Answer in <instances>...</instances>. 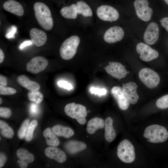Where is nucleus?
Returning <instances> with one entry per match:
<instances>
[{"label":"nucleus","instance_id":"1","mask_svg":"<svg viewBox=\"0 0 168 168\" xmlns=\"http://www.w3.org/2000/svg\"><path fill=\"white\" fill-rule=\"evenodd\" d=\"M35 17L39 25L44 30H49L53 26L51 11L44 3L38 2L34 5Z\"/></svg>","mask_w":168,"mask_h":168},{"label":"nucleus","instance_id":"2","mask_svg":"<svg viewBox=\"0 0 168 168\" xmlns=\"http://www.w3.org/2000/svg\"><path fill=\"white\" fill-rule=\"evenodd\" d=\"M143 136L149 142L153 143L163 142L166 141L168 138V132L163 126L152 124L146 128Z\"/></svg>","mask_w":168,"mask_h":168},{"label":"nucleus","instance_id":"3","mask_svg":"<svg viewBox=\"0 0 168 168\" xmlns=\"http://www.w3.org/2000/svg\"><path fill=\"white\" fill-rule=\"evenodd\" d=\"M80 41L79 37L72 35L64 40L59 49L61 57L65 60L72 58L75 55Z\"/></svg>","mask_w":168,"mask_h":168},{"label":"nucleus","instance_id":"4","mask_svg":"<svg viewBox=\"0 0 168 168\" xmlns=\"http://www.w3.org/2000/svg\"><path fill=\"white\" fill-rule=\"evenodd\" d=\"M64 111L67 115L76 119L79 124L83 125L86 123L87 111L84 106L73 102L66 105Z\"/></svg>","mask_w":168,"mask_h":168},{"label":"nucleus","instance_id":"5","mask_svg":"<svg viewBox=\"0 0 168 168\" xmlns=\"http://www.w3.org/2000/svg\"><path fill=\"white\" fill-rule=\"evenodd\" d=\"M117 155L119 159L124 163H129L133 162L135 159L133 145L128 140H123L118 146Z\"/></svg>","mask_w":168,"mask_h":168},{"label":"nucleus","instance_id":"6","mask_svg":"<svg viewBox=\"0 0 168 168\" xmlns=\"http://www.w3.org/2000/svg\"><path fill=\"white\" fill-rule=\"evenodd\" d=\"M138 75L141 81L150 88H155L160 82V77L158 73L148 68L142 69L139 72Z\"/></svg>","mask_w":168,"mask_h":168},{"label":"nucleus","instance_id":"7","mask_svg":"<svg viewBox=\"0 0 168 168\" xmlns=\"http://www.w3.org/2000/svg\"><path fill=\"white\" fill-rule=\"evenodd\" d=\"M147 0H135L134 6L138 17L145 21L150 20L153 13L152 9L149 7Z\"/></svg>","mask_w":168,"mask_h":168},{"label":"nucleus","instance_id":"8","mask_svg":"<svg viewBox=\"0 0 168 168\" xmlns=\"http://www.w3.org/2000/svg\"><path fill=\"white\" fill-rule=\"evenodd\" d=\"M96 13L100 19L111 22L116 21L119 17V13L116 9L107 5H102L99 7Z\"/></svg>","mask_w":168,"mask_h":168},{"label":"nucleus","instance_id":"9","mask_svg":"<svg viewBox=\"0 0 168 168\" xmlns=\"http://www.w3.org/2000/svg\"><path fill=\"white\" fill-rule=\"evenodd\" d=\"M48 64L47 60L41 56H36L32 58L27 64L26 69L33 74L38 73L44 70Z\"/></svg>","mask_w":168,"mask_h":168},{"label":"nucleus","instance_id":"10","mask_svg":"<svg viewBox=\"0 0 168 168\" xmlns=\"http://www.w3.org/2000/svg\"><path fill=\"white\" fill-rule=\"evenodd\" d=\"M137 52L140 54V58L143 61H151L158 57V52L152 49L147 45L143 43H140L136 46Z\"/></svg>","mask_w":168,"mask_h":168},{"label":"nucleus","instance_id":"11","mask_svg":"<svg viewBox=\"0 0 168 168\" xmlns=\"http://www.w3.org/2000/svg\"><path fill=\"white\" fill-rule=\"evenodd\" d=\"M124 35V31L121 27L114 26L105 31L104 35V40L108 43H114L121 40Z\"/></svg>","mask_w":168,"mask_h":168},{"label":"nucleus","instance_id":"12","mask_svg":"<svg viewBox=\"0 0 168 168\" xmlns=\"http://www.w3.org/2000/svg\"><path fill=\"white\" fill-rule=\"evenodd\" d=\"M109 64L105 68L106 72L112 77L117 79H121L126 76L127 72L120 63L109 62Z\"/></svg>","mask_w":168,"mask_h":168},{"label":"nucleus","instance_id":"13","mask_svg":"<svg viewBox=\"0 0 168 168\" xmlns=\"http://www.w3.org/2000/svg\"><path fill=\"white\" fill-rule=\"evenodd\" d=\"M111 93L120 109L126 110L128 109L129 102L122 88L118 86H114L111 89Z\"/></svg>","mask_w":168,"mask_h":168},{"label":"nucleus","instance_id":"14","mask_svg":"<svg viewBox=\"0 0 168 168\" xmlns=\"http://www.w3.org/2000/svg\"><path fill=\"white\" fill-rule=\"evenodd\" d=\"M159 30L157 24L155 22L150 23L144 33L143 38L145 42L149 44H154L158 39Z\"/></svg>","mask_w":168,"mask_h":168},{"label":"nucleus","instance_id":"15","mask_svg":"<svg viewBox=\"0 0 168 168\" xmlns=\"http://www.w3.org/2000/svg\"><path fill=\"white\" fill-rule=\"evenodd\" d=\"M137 84L132 82L126 83L122 87V89L128 101L132 104L136 103L139 99L137 92Z\"/></svg>","mask_w":168,"mask_h":168},{"label":"nucleus","instance_id":"16","mask_svg":"<svg viewBox=\"0 0 168 168\" xmlns=\"http://www.w3.org/2000/svg\"><path fill=\"white\" fill-rule=\"evenodd\" d=\"M44 153L47 157L54 160L60 163L64 162L67 159L65 152L59 148L54 146L47 147L44 151Z\"/></svg>","mask_w":168,"mask_h":168},{"label":"nucleus","instance_id":"17","mask_svg":"<svg viewBox=\"0 0 168 168\" xmlns=\"http://www.w3.org/2000/svg\"><path fill=\"white\" fill-rule=\"evenodd\" d=\"M30 35L33 44L38 47L43 45L47 40V35L44 31L36 28L31 29Z\"/></svg>","mask_w":168,"mask_h":168},{"label":"nucleus","instance_id":"18","mask_svg":"<svg viewBox=\"0 0 168 168\" xmlns=\"http://www.w3.org/2000/svg\"><path fill=\"white\" fill-rule=\"evenodd\" d=\"M3 8L7 11L19 16L23 15L24 11L22 5L14 0H9L3 5Z\"/></svg>","mask_w":168,"mask_h":168},{"label":"nucleus","instance_id":"19","mask_svg":"<svg viewBox=\"0 0 168 168\" xmlns=\"http://www.w3.org/2000/svg\"><path fill=\"white\" fill-rule=\"evenodd\" d=\"M17 81L21 86L30 91H38L40 88V86L38 83L31 81L25 75L19 76Z\"/></svg>","mask_w":168,"mask_h":168},{"label":"nucleus","instance_id":"20","mask_svg":"<svg viewBox=\"0 0 168 168\" xmlns=\"http://www.w3.org/2000/svg\"><path fill=\"white\" fill-rule=\"evenodd\" d=\"M64 147L69 153L73 154L84 150L86 147V145L79 141L70 140L66 143Z\"/></svg>","mask_w":168,"mask_h":168},{"label":"nucleus","instance_id":"21","mask_svg":"<svg viewBox=\"0 0 168 168\" xmlns=\"http://www.w3.org/2000/svg\"><path fill=\"white\" fill-rule=\"evenodd\" d=\"M113 120L110 117H107L105 122V137L109 142H112L116 137V132L113 125Z\"/></svg>","mask_w":168,"mask_h":168},{"label":"nucleus","instance_id":"22","mask_svg":"<svg viewBox=\"0 0 168 168\" xmlns=\"http://www.w3.org/2000/svg\"><path fill=\"white\" fill-rule=\"evenodd\" d=\"M105 122L102 119L94 118L88 122L86 130L89 133L92 134L98 129L103 128Z\"/></svg>","mask_w":168,"mask_h":168},{"label":"nucleus","instance_id":"23","mask_svg":"<svg viewBox=\"0 0 168 168\" xmlns=\"http://www.w3.org/2000/svg\"><path fill=\"white\" fill-rule=\"evenodd\" d=\"M43 135L48 145L54 147L59 145L60 143L59 140L50 128H46L43 132Z\"/></svg>","mask_w":168,"mask_h":168},{"label":"nucleus","instance_id":"24","mask_svg":"<svg viewBox=\"0 0 168 168\" xmlns=\"http://www.w3.org/2000/svg\"><path fill=\"white\" fill-rule=\"evenodd\" d=\"M52 129L56 135L66 138H70L74 134V132L71 128L60 125H54Z\"/></svg>","mask_w":168,"mask_h":168},{"label":"nucleus","instance_id":"25","mask_svg":"<svg viewBox=\"0 0 168 168\" xmlns=\"http://www.w3.org/2000/svg\"><path fill=\"white\" fill-rule=\"evenodd\" d=\"M60 12L65 18L75 19L77 18L78 14L77 5L72 4L70 6L63 7L60 10Z\"/></svg>","mask_w":168,"mask_h":168},{"label":"nucleus","instance_id":"26","mask_svg":"<svg viewBox=\"0 0 168 168\" xmlns=\"http://www.w3.org/2000/svg\"><path fill=\"white\" fill-rule=\"evenodd\" d=\"M77 13L87 17L91 16L93 15L92 10L90 7L85 2L80 1L77 2Z\"/></svg>","mask_w":168,"mask_h":168},{"label":"nucleus","instance_id":"27","mask_svg":"<svg viewBox=\"0 0 168 168\" xmlns=\"http://www.w3.org/2000/svg\"><path fill=\"white\" fill-rule=\"evenodd\" d=\"M16 155L20 161L28 163L32 162L34 160L33 155L24 149H18L16 151Z\"/></svg>","mask_w":168,"mask_h":168},{"label":"nucleus","instance_id":"28","mask_svg":"<svg viewBox=\"0 0 168 168\" xmlns=\"http://www.w3.org/2000/svg\"><path fill=\"white\" fill-rule=\"evenodd\" d=\"M0 133L4 137L12 138L14 135V132L12 128L7 123L2 120H0Z\"/></svg>","mask_w":168,"mask_h":168},{"label":"nucleus","instance_id":"29","mask_svg":"<svg viewBox=\"0 0 168 168\" xmlns=\"http://www.w3.org/2000/svg\"><path fill=\"white\" fill-rule=\"evenodd\" d=\"M27 96L30 100L35 102L38 104L40 103L43 99V94L38 91H30L28 93Z\"/></svg>","mask_w":168,"mask_h":168},{"label":"nucleus","instance_id":"30","mask_svg":"<svg viewBox=\"0 0 168 168\" xmlns=\"http://www.w3.org/2000/svg\"><path fill=\"white\" fill-rule=\"evenodd\" d=\"M38 125V121L35 119L33 120L30 123L27 129L25 139L27 141H30L33 136L34 131Z\"/></svg>","mask_w":168,"mask_h":168},{"label":"nucleus","instance_id":"31","mask_svg":"<svg viewBox=\"0 0 168 168\" xmlns=\"http://www.w3.org/2000/svg\"><path fill=\"white\" fill-rule=\"evenodd\" d=\"M29 120L25 119L22 123L18 132V136L19 138L23 139L25 137L26 132L29 125Z\"/></svg>","mask_w":168,"mask_h":168},{"label":"nucleus","instance_id":"32","mask_svg":"<svg viewBox=\"0 0 168 168\" xmlns=\"http://www.w3.org/2000/svg\"><path fill=\"white\" fill-rule=\"evenodd\" d=\"M156 104L158 108L161 109L168 108V94L159 98L156 101Z\"/></svg>","mask_w":168,"mask_h":168},{"label":"nucleus","instance_id":"33","mask_svg":"<svg viewBox=\"0 0 168 168\" xmlns=\"http://www.w3.org/2000/svg\"><path fill=\"white\" fill-rule=\"evenodd\" d=\"M16 91L14 88L0 85V94L3 95H11L15 94Z\"/></svg>","mask_w":168,"mask_h":168},{"label":"nucleus","instance_id":"34","mask_svg":"<svg viewBox=\"0 0 168 168\" xmlns=\"http://www.w3.org/2000/svg\"><path fill=\"white\" fill-rule=\"evenodd\" d=\"M12 111L9 108L1 107H0V116L4 118H8L11 116Z\"/></svg>","mask_w":168,"mask_h":168},{"label":"nucleus","instance_id":"35","mask_svg":"<svg viewBox=\"0 0 168 168\" xmlns=\"http://www.w3.org/2000/svg\"><path fill=\"white\" fill-rule=\"evenodd\" d=\"M90 90L91 94L100 96L106 94L107 92V90L105 89H101L93 87H91Z\"/></svg>","mask_w":168,"mask_h":168},{"label":"nucleus","instance_id":"36","mask_svg":"<svg viewBox=\"0 0 168 168\" xmlns=\"http://www.w3.org/2000/svg\"><path fill=\"white\" fill-rule=\"evenodd\" d=\"M57 84L59 87L68 90H70L73 88L71 84L65 81H59L58 82Z\"/></svg>","mask_w":168,"mask_h":168},{"label":"nucleus","instance_id":"37","mask_svg":"<svg viewBox=\"0 0 168 168\" xmlns=\"http://www.w3.org/2000/svg\"><path fill=\"white\" fill-rule=\"evenodd\" d=\"M17 28L16 26H12L9 31L6 35V37L7 39L13 38L14 35L16 32Z\"/></svg>","mask_w":168,"mask_h":168},{"label":"nucleus","instance_id":"38","mask_svg":"<svg viewBox=\"0 0 168 168\" xmlns=\"http://www.w3.org/2000/svg\"><path fill=\"white\" fill-rule=\"evenodd\" d=\"M159 21L161 26L168 32V17H163Z\"/></svg>","mask_w":168,"mask_h":168},{"label":"nucleus","instance_id":"39","mask_svg":"<svg viewBox=\"0 0 168 168\" xmlns=\"http://www.w3.org/2000/svg\"><path fill=\"white\" fill-rule=\"evenodd\" d=\"M6 160L7 158L5 155L1 152L0 154V168H1L4 165Z\"/></svg>","mask_w":168,"mask_h":168},{"label":"nucleus","instance_id":"40","mask_svg":"<svg viewBox=\"0 0 168 168\" xmlns=\"http://www.w3.org/2000/svg\"><path fill=\"white\" fill-rule=\"evenodd\" d=\"M33 44L31 40H26L21 43L20 46L19 48L20 49H22L25 47L30 45Z\"/></svg>","mask_w":168,"mask_h":168},{"label":"nucleus","instance_id":"41","mask_svg":"<svg viewBox=\"0 0 168 168\" xmlns=\"http://www.w3.org/2000/svg\"><path fill=\"white\" fill-rule=\"evenodd\" d=\"M0 84L4 86H6L7 84L6 78L1 74L0 75Z\"/></svg>","mask_w":168,"mask_h":168},{"label":"nucleus","instance_id":"42","mask_svg":"<svg viewBox=\"0 0 168 168\" xmlns=\"http://www.w3.org/2000/svg\"><path fill=\"white\" fill-rule=\"evenodd\" d=\"M37 107L36 105L33 104L30 107V112L33 114H36L37 112Z\"/></svg>","mask_w":168,"mask_h":168},{"label":"nucleus","instance_id":"43","mask_svg":"<svg viewBox=\"0 0 168 168\" xmlns=\"http://www.w3.org/2000/svg\"><path fill=\"white\" fill-rule=\"evenodd\" d=\"M4 54L1 49H0V63H2L4 60Z\"/></svg>","mask_w":168,"mask_h":168},{"label":"nucleus","instance_id":"44","mask_svg":"<svg viewBox=\"0 0 168 168\" xmlns=\"http://www.w3.org/2000/svg\"><path fill=\"white\" fill-rule=\"evenodd\" d=\"M164 1L167 5H168V0H164Z\"/></svg>","mask_w":168,"mask_h":168},{"label":"nucleus","instance_id":"45","mask_svg":"<svg viewBox=\"0 0 168 168\" xmlns=\"http://www.w3.org/2000/svg\"><path fill=\"white\" fill-rule=\"evenodd\" d=\"M0 104H1L2 103V98L0 97Z\"/></svg>","mask_w":168,"mask_h":168}]
</instances>
